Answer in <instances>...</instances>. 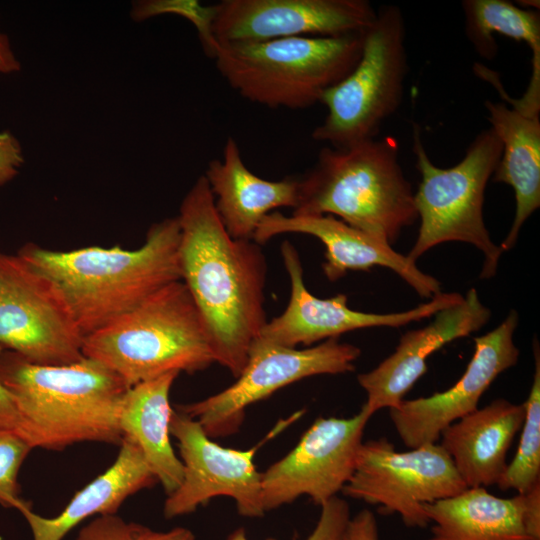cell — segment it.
<instances>
[{
  "label": "cell",
  "instance_id": "5bb4252c",
  "mask_svg": "<svg viewBox=\"0 0 540 540\" xmlns=\"http://www.w3.org/2000/svg\"><path fill=\"white\" fill-rule=\"evenodd\" d=\"M214 10L219 43L363 33L377 15L366 0H222Z\"/></svg>",
  "mask_w": 540,
  "mask_h": 540
},
{
  "label": "cell",
  "instance_id": "4dcf8cb0",
  "mask_svg": "<svg viewBox=\"0 0 540 540\" xmlns=\"http://www.w3.org/2000/svg\"><path fill=\"white\" fill-rule=\"evenodd\" d=\"M24 163L19 141L8 131H0V186L10 182Z\"/></svg>",
  "mask_w": 540,
  "mask_h": 540
},
{
  "label": "cell",
  "instance_id": "1f68e13d",
  "mask_svg": "<svg viewBox=\"0 0 540 540\" xmlns=\"http://www.w3.org/2000/svg\"><path fill=\"white\" fill-rule=\"evenodd\" d=\"M343 540H379L378 523L374 513L363 509L351 517Z\"/></svg>",
  "mask_w": 540,
  "mask_h": 540
},
{
  "label": "cell",
  "instance_id": "d6a6232c",
  "mask_svg": "<svg viewBox=\"0 0 540 540\" xmlns=\"http://www.w3.org/2000/svg\"><path fill=\"white\" fill-rule=\"evenodd\" d=\"M0 345V355L4 351ZM0 432H11L22 438V420L14 401L0 382Z\"/></svg>",
  "mask_w": 540,
  "mask_h": 540
},
{
  "label": "cell",
  "instance_id": "603a6c76",
  "mask_svg": "<svg viewBox=\"0 0 540 540\" xmlns=\"http://www.w3.org/2000/svg\"><path fill=\"white\" fill-rule=\"evenodd\" d=\"M430 536L424 540H538L524 521V497L501 498L484 487L424 505Z\"/></svg>",
  "mask_w": 540,
  "mask_h": 540
},
{
  "label": "cell",
  "instance_id": "ac0fdd59",
  "mask_svg": "<svg viewBox=\"0 0 540 540\" xmlns=\"http://www.w3.org/2000/svg\"><path fill=\"white\" fill-rule=\"evenodd\" d=\"M427 326L403 334L394 352L377 367L357 376L372 414L397 407L426 373L427 359L446 344L482 328L491 312L471 288L463 299L433 315Z\"/></svg>",
  "mask_w": 540,
  "mask_h": 540
},
{
  "label": "cell",
  "instance_id": "83f0119b",
  "mask_svg": "<svg viewBox=\"0 0 540 540\" xmlns=\"http://www.w3.org/2000/svg\"><path fill=\"white\" fill-rule=\"evenodd\" d=\"M75 540H196L185 527L169 531H155L145 525L126 521L116 514L93 518L78 532Z\"/></svg>",
  "mask_w": 540,
  "mask_h": 540
},
{
  "label": "cell",
  "instance_id": "6da1fadb",
  "mask_svg": "<svg viewBox=\"0 0 540 540\" xmlns=\"http://www.w3.org/2000/svg\"><path fill=\"white\" fill-rule=\"evenodd\" d=\"M177 218L181 281L207 326L215 362L237 378L267 323L261 245L228 234L203 175L183 198Z\"/></svg>",
  "mask_w": 540,
  "mask_h": 540
},
{
  "label": "cell",
  "instance_id": "d4e9b609",
  "mask_svg": "<svg viewBox=\"0 0 540 540\" xmlns=\"http://www.w3.org/2000/svg\"><path fill=\"white\" fill-rule=\"evenodd\" d=\"M465 32L476 52L492 60L497 52L494 34L524 42L532 52V72L521 99L540 105V16L536 10L520 8L505 0L462 2Z\"/></svg>",
  "mask_w": 540,
  "mask_h": 540
},
{
  "label": "cell",
  "instance_id": "8992f818",
  "mask_svg": "<svg viewBox=\"0 0 540 540\" xmlns=\"http://www.w3.org/2000/svg\"><path fill=\"white\" fill-rule=\"evenodd\" d=\"M365 32L219 43L213 59L224 80L248 101L305 109L320 102L323 93L354 68Z\"/></svg>",
  "mask_w": 540,
  "mask_h": 540
},
{
  "label": "cell",
  "instance_id": "4316f807",
  "mask_svg": "<svg viewBox=\"0 0 540 540\" xmlns=\"http://www.w3.org/2000/svg\"><path fill=\"white\" fill-rule=\"evenodd\" d=\"M173 14L187 19L197 30L207 56L213 59L219 42L213 34L214 4L203 5L197 0H141L132 4V20L142 22L150 18Z\"/></svg>",
  "mask_w": 540,
  "mask_h": 540
},
{
  "label": "cell",
  "instance_id": "9a60e30c",
  "mask_svg": "<svg viewBox=\"0 0 540 540\" xmlns=\"http://www.w3.org/2000/svg\"><path fill=\"white\" fill-rule=\"evenodd\" d=\"M518 321L517 312L511 310L498 327L475 337L473 356L450 388L428 397L404 399L389 410L392 424L406 447L437 443L447 426L478 408L493 381L518 362L520 351L513 338Z\"/></svg>",
  "mask_w": 540,
  "mask_h": 540
},
{
  "label": "cell",
  "instance_id": "cb8c5ba5",
  "mask_svg": "<svg viewBox=\"0 0 540 540\" xmlns=\"http://www.w3.org/2000/svg\"><path fill=\"white\" fill-rule=\"evenodd\" d=\"M179 373L171 372L127 389L120 408L122 436L132 439L166 495L183 479V464L170 442L173 409L169 395Z\"/></svg>",
  "mask_w": 540,
  "mask_h": 540
},
{
  "label": "cell",
  "instance_id": "277c9868",
  "mask_svg": "<svg viewBox=\"0 0 540 540\" xmlns=\"http://www.w3.org/2000/svg\"><path fill=\"white\" fill-rule=\"evenodd\" d=\"M292 215H332L390 245L418 219L393 137L324 147L299 178Z\"/></svg>",
  "mask_w": 540,
  "mask_h": 540
},
{
  "label": "cell",
  "instance_id": "9c48e42d",
  "mask_svg": "<svg viewBox=\"0 0 540 540\" xmlns=\"http://www.w3.org/2000/svg\"><path fill=\"white\" fill-rule=\"evenodd\" d=\"M467 487L439 443L397 451L386 438L360 446L355 470L342 490L350 498L399 515L410 528L430 522L424 505L455 496Z\"/></svg>",
  "mask_w": 540,
  "mask_h": 540
},
{
  "label": "cell",
  "instance_id": "2e32d148",
  "mask_svg": "<svg viewBox=\"0 0 540 540\" xmlns=\"http://www.w3.org/2000/svg\"><path fill=\"white\" fill-rule=\"evenodd\" d=\"M281 254L291 283V295L284 312L267 322L256 339L296 348L319 341L338 338L349 331L370 327H401L431 317L438 311L459 303V293H442L430 301L403 312L378 314L356 311L348 307L347 296L317 298L306 288L298 252L293 244L284 241Z\"/></svg>",
  "mask_w": 540,
  "mask_h": 540
},
{
  "label": "cell",
  "instance_id": "484cf974",
  "mask_svg": "<svg viewBox=\"0 0 540 540\" xmlns=\"http://www.w3.org/2000/svg\"><path fill=\"white\" fill-rule=\"evenodd\" d=\"M533 382L524 402L525 415L521 426L519 444L515 455L508 463L504 475L497 484L499 489L525 493L540 483V352L536 340L533 342Z\"/></svg>",
  "mask_w": 540,
  "mask_h": 540
},
{
  "label": "cell",
  "instance_id": "f546056e",
  "mask_svg": "<svg viewBox=\"0 0 540 540\" xmlns=\"http://www.w3.org/2000/svg\"><path fill=\"white\" fill-rule=\"evenodd\" d=\"M320 516L313 531L304 540H343L348 522L351 518L348 503L335 496L323 503ZM226 540H249L244 528L232 531ZM266 540H274L268 538Z\"/></svg>",
  "mask_w": 540,
  "mask_h": 540
},
{
  "label": "cell",
  "instance_id": "8fae6325",
  "mask_svg": "<svg viewBox=\"0 0 540 540\" xmlns=\"http://www.w3.org/2000/svg\"><path fill=\"white\" fill-rule=\"evenodd\" d=\"M83 335L60 291L18 254L0 252V345L41 365L82 359Z\"/></svg>",
  "mask_w": 540,
  "mask_h": 540
},
{
  "label": "cell",
  "instance_id": "ffe728a7",
  "mask_svg": "<svg viewBox=\"0 0 540 540\" xmlns=\"http://www.w3.org/2000/svg\"><path fill=\"white\" fill-rule=\"evenodd\" d=\"M525 406L499 398L447 426L439 443L467 488L497 485L507 453L520 431Z\"/></svg>",
  "mask_w": 540,
  "mask_h": 540
},
{
  "label": "cell",
  "instance_id": "7402d4cb",
  "mask_svg": "<svg viewBox=\"0 0 540 540\" xmlns=\"http://www.w3.org/2000/svg\"><path fill=\"white\" fill-rule=\"evenodd\" d=\"M155 483L157 479L140 448L124 436L114 463L78 491L60 514L42 517L34 513L31 506L20 513L30 526L33 540H62L91 516L116 514L128 497Z\"/></svg>",
  "mask_w": 540,
  "mask_h": 540
},
{
  "label": "cell",
  "instance_id": "5b68a950",
  "mask_svg": "<svg viewBox=\"0 0 540 540\" xmlns=\"http://www.w3.org/2000/svg\"><path fill=\"white\" fill-rule=\"evenodd\" d=\"M82 354L112 370L128 388L171 372L195 373L215 362L207 326L182 281L85 336Z\"/></svg>",
  "mask_w": 540,
  "mask_h": 540
},
{
  "label": "cell",
  "instance_id": "836d02e7",
  "mask_svg": "<svg viewBox=\"0 0 540 540\" xmlns=\"http://www.w3.org/2000/svg\"><path fill=\"white\" fill-rule=\"evenodd\" d=\"M523 494L524 521L529 533L540 540V483Z\"/></svg>",
  "mask_w": 540,
  "mask_h": 540
},
{
  "label": "cell",
  "instance_id": "52a82bcc",
  "mask_svg": "<svg viewBox=\"0 0 540 540\" xmlns=\"http://www.w3.org/2000/svg\"><path fill=\"white\" fill-rule=\"evenodd\" d=\"M413 152L421 175L414 193L420 226L407 256L415 262L438 244L469 243L484 255L480 278H492L503 251L492 241L485 226L483 203L486 186L501 156L500 140L491 128L485 129L478 133L459 163L440 168L430 160L414 125Z\"/></svg>",
  "mask_w": 540,
  "mask_h": 540
},
{
  "label": "cell",
  "instance_id": "30bf717a",
  "mask_svg": "<svg viewBox=\"0 0 540 540\" xmlns=\"http://www.w3.org/2000/svg\"><path fill=\"white\" fill-rule=\"evenodd\" d=\"M359 347L327 339L306 349L285 347L255 339L237 380L226 389L200 401L178 407L197 420L210 438L238 431L246 409L275 391L316 375L354 371Z\"/></svg>",
  "mask_w": 540,
  "mask_h": 540
},
{
  "label": "cell",
  "instance_id": "4fadbf2b",
  "mask_svg": "<svg viewBox=\"0 0 540 540\" xmlns=\"http://www.w3.org/2000/svg\"><path fill=\"white\" fill-rule=\"evenodd\" d=\"M170 434L178 442L184 472L179 487L165 499L166 519L193 513L218 496L232 498L241 516H264L261 472L254 462L259 445L248 450L221 446L178 409L171 416Z\"/></svg>",
  "mask_w": 540,
  "mask_h": 540
},
{
  "label": "cell",
  "instance_id": "7c38bea8",
  "mask_svg": "<svg viewBox=\"0 0 540 540\" xmlns=\"http://www.w3.org/2000/svg\"><path fill=\"white\" fill-rule=\"evenodd\" d=\"M372 415L363 405L348 418H317L288 454L261 473L265 513L300 496L321 506L342 492L355 470Z\"/></svg>",
  "mask_w": 540,
  "mask_h": 540
},
{
  "label": "cell",
  "instance_id": "ba28073f",
  "mask_svg": "<svg viewBox=\"0 0 540 540\" xmlns=\"http://www.w3.org/2000/svg\"><path fill=\"white\" fill-rule=\"evenodd\" d=\"M407 72L403 14L396 5L381 6L357 64L323 93L327 114L312 138L333 148L375 138L402 101Z\"/></svg>",
  "mask_w": 540,
  "mask_h": 540
},
{
  "label": "cell",
  "instance_id": "e0dca14e",
  "mask_svg": "<svg viewBox=\"0 0 540 540\" xmlns=\"http://www.w3.org/2000/svg\"><path fill=\"white\" fill-rule=\"evenodd\" d=\"M302 233L318 238L325 246L322 269L330 281L348 271H367L386 267L399 275L421 297L433 298L441 292L440 282L422 272L407 255L396 252L389 243L356 229L332 215H291L278 212L266 215L253 241L263 245L276 235Z\"/></svg>",
  "mask_w": 540,
  "mask_h": 540
},
{
  "label": "cell",
  "instance_id": "f1b7e54d",
  "mask_svg": "<svg viewBox=\"0 0 540 540\" xmlns=\"http://www.w3.org/2000/svg\"><path fill=\"white\" fill-rule=\"evenodd\" d=\"M32 448L19 435L0 432V505L18 511L30 506L20 497L18 474Z\"/></svg>",
  "mask_w": 540,
  "mask_h": 540
},
{
  "label": "cell",
  "instance_id": "d6986e66",
  "mask_svg": "<svg viewBox=\"0 0 540 540\" xmlns=\"http://www.w3.org/2000/svg\"><path fill=\"white\" fill-rule=\"evenodd\" d=\"M214 198L217 214L234 239L253 240L270 211L297 206L299 178L271 181L258 177L245 165L238 143L228 137L222 159L208 163L203 175Z\"/></svg>",
  "mask_w": 540,
  "mask_h": 540
},
{
  "label": "cell",
  "instance_id": "e575fe53",
  "mask_svg": "<svg viewBox=\"0 0 540 540\" xmlns=\"http://www.w3.org/2000/svg\"><path fill=\"white\" fill-rule=\"evenodd\" d=\"M20 62L16 58L8 37L0 32V73L9 74L19 71Z\"/></svg>",
  "mask_w": 540,
  "mask_h": 540
},
{
  "label": "cell",
  "instance_id": "44dd1931",
  "mask_svg": "<svg viewBox=\"0 0 540 540\" xmlns=\"http://www.w3.org/2000/svg\"><path fill=\"white\" fill-rule=\"evenodd\" d=\"M510 105L491 100L485 102L490 128L502 146L491 178L494 182L510 185L516 200L512 226L500 245L502 251L514 247L523 224L540 206L539 112Z\"/></svg>",
  "mask_w": 540,
  "mask_h": 540
},
{
  "label": "cell",
  "instance_id": "3957f363",
  "mask_svg": "<svg viewBox=\"0 0 540 540\" xmlns=\"http://www.w3.org/2000/svg\"><path fill=\"white\" fill-rule=\"evenodd\" d=\"M0 382L33 448L61 450L79 442L119 444L121 402L128 387L100 362L83 357L64 365L32 363L4 349Z\"/></svg>",
  "mask_w": 540,
  "mask_h": 540
},
{
  "label": "cell",
  "instance_id": "7a4b0ae2",
  "mask_svg": "<svg viewBox=\"0 0 540 540\" xmlns=\"http://www.w3.org/2000/svg\"><path fill=\"white\" fill-rule=\"evenodd\" d=\"M179 244L174 217L152 224L135 250L89 246L55 251L26 244L17 254L56 286L85 337L181 281Z\"/></svg>",
  "mask_w": 540,
  "mask_h": 540
}]
</instances>
